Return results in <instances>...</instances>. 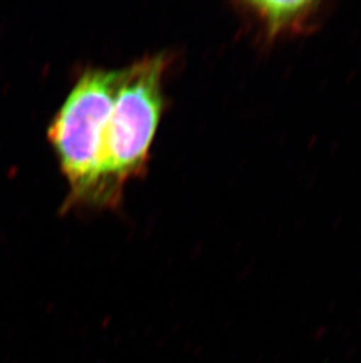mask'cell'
I'll return each instance as SVG.
<instances>
[{"mask_svg": "<svg viewBox=\"0 0 361 363\" xmlns=\"http://www.w3.org/2000/svg\"><path fill=\"white\" fill-rule=\"evenodd\" d=\"M169 57H144L120 69L112 110L103 127L96 185L87 207L114 208L123 187L141 177L164 112L162 79Z\"/></svg>", "mask_w": 361, "mask_h": 363, "instance_id": "cell-1", "label": "cell"}, {"mask_svg": "<svg viewBox=\"0 0 361 363\" xmlns=\"http://www.w3.org/2000/svg\"><path fill=\"white\" fill-rule=\"evenodd\" d=\"M119 78L120 69H86L48 127V140L69 182L64 211L88 206Z\"/></svg>", "mask_w": 361, "mask_h": 363, "instance_id": "cell-2", "label": "cell"}, {"mask_svg": "<svg viewBox=\"0 0 361 363\" xmlns=\"http://www.w3.org/2000/svg\"><path fill=\"white\" fill-rule=\"evenodd\" d=\"M239 10L253 19L263 48L283 39L314 35L324 24L333 4L328 1H242Z\"/></svg>", "mask_w": 361, "mask_h": 363, "instance_id": "cell-3", "label": "cell"}]
</instances>
